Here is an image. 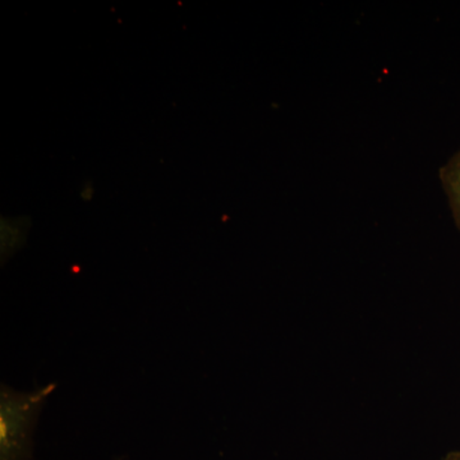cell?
Wrapping results in <instances>:
<instances>
[{
	"label": "cell",
	"instance_id": "7a4b0ae2",
	"mask_svg": "<svg viewBox=\"0 0 460 460\" xmlns=\"http://www.w3.org/2000/svg\"><path fill=\"white\" fill-rule=\"evenodd\" d=\"M30 222L26 219H9L2 217L0 226V253L2 263L8 261L25 244Z\"/></svg>",
	"mask_w": 460,
	"mask_h": 460
},
{
	"label": "cell",
	"instance_id": "277c9868",
	"mask_svg": "<svg viewBox=\"0 0 460 460\" xmlns=\"http://www.w3.org/2000/svg\"><path fill=\"white\" fill-rule=\"evenodd\" d=\"M93 189L90 186H84L83 192H81V198L84 199V201H90L91 199H93Z\"/></svg>",
	"mask_w": 460,
	"mask_h": 460
},
{
	"label": "cell",
	"instance_id": "3957f363",
	"mask_svg": "<svg viewBox=\"0 0 460 460\" xmlns=\"http://www.w3.org/2000/svg\"><path fill=\"white\" fill-rule=\"evenodd\" d=\"M440 178L449 199L454 220L460 230V151L441 168Z\"/></svg>",
	"mask_w": 460,
	"mask_h": 460
},
{
	"label": "cell",
	"instance_id": "6da1fadb",
	"mask_svg": "<svg viewBox=\"0 0 460 460\" xmlns=\"http://www.w3.org/2000/svg\"><path fill=\"white\" fill-rule=\"evenodd\" d=\"M56 384L22 393L2 384L0 389V460H31L33 434L42 408Z\"/></svg>",
	"mask_w": 460,
	"mask_h": 460
},
{
	"label": "cell",
	"instance_id": "5b68a950",
	"mask_svg": "<svg viewBox=\"0 0 460 460\" xmlns=\"http://www.w3.org/2000/svg\"><path fill=\"white\" fill-rule=\"evenodd\" d=\"M443 460H460V449L454 450V452H450L444 456Z\"/></svg>",
	"mask_w": 460,
	"mask_h": 460
}]
</instances>
